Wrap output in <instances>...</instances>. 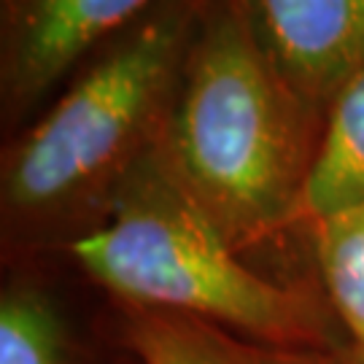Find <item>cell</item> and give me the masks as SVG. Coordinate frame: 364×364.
<instances>
[{
  "label": "cell",
  "instance_id": "8",
  "mask_svg": "<svg viewBox=\"0 0 364 364\" xmlns=\"http://www.w3.org/2000/svg\"><path fill=\"white\" fill-rule=\"evenodd\" d=\"M313 243L326 297L364 353V203L316 221Z\"/></svg>",
  "mask_w": 364,
  "mask_h": 364
},
{
  "label": "cell",
  "instance_id": "3",
  "mask_svg": "<svg viewBox=\"0 0 364 364\" xmlns=\"http://www.w3.org/2000/svg\"><path fill=\"white\" fill-rule=\"evenodd\" d=\"M95 284L130 308L230 326L270 348L313 346L324 316L308 294L254 273L176 181L154 146L111 189L87 232L68 240Z\"/></svg>",
  "mask_w": 364,
  "mask_h": 364
},
{
  "label": "cell",
  "instance_id": "10",
  "mask_svg": "<svg viewBox=\"0 0 364 364\" xmlns=\"http://www.w3.org/2000/svg\"><path fill=\"white\" fill-rule=\"evenodd\" d=\"M353 364H364V353H356V356H353Z\"/></svg>",
  "mask_w": 364,
  "mask_h": 364
},
{
  "label": "cell",
  "instance_id": "9",
  "mask_svg": "<svg viewBox=\"0 0 364 364\" xmlns=\"http://www.w3.org/2000/svg\"><path fill=\"white\" fill-rule=\"evenodd\" d=\"M0 364H65V329L38 289L11 287L3 291Z\"/></svg>",
  "mask_w": 364,
  "mask_h": 364
},
{
  "label": "cell",
  "instance_id": "2",
  "mask_svg": "<svg viewBox=\"0 0 364 364\" xmlns=\"http://www.w3.org/2000/svg\"><path fill=\"white\" fill-rule=\"evenodd\" d=\"M205 0H165L105 43L3 156V213L22 230L100 216L154 146Z\"/></svg>",
  "mask_w": 364,
  "mask_h": 364
},
{
  "label": "cell",
  "instance_id": "4",
  "mask_svg": "<svg viewBox=\"0 0 364 364\" xmlns=\"http://www.w3.org/2000/svg\"><path fill=\"white\" fill-rule=\"evenodd\" d=\"M159 3L165 0H3L0 90L6 119L33 111Z\"/></svg>",
  "mask_w": 364,
  "mask_h": 364
},
{
  "label": "cell",
  "instance_id": "7",
  "mask_svg": "<svg viewBox=\"0 0 364 364\" xmlns=\"http://www.w3.org/2000/svg\"><path fill=\"white\" fill-rule=\"evenodd\" d=\"M127 343L144 364H289L275 348L230 340L219 326L192 316L130 308Z\"/></svg>",
  "mask_w": 364,
  "mask_h": 364
},
{
  "label": "cell",
  "instance_id": "5",
  "mask_svg": "<svg viewBox=\"0 0 364 364\" xmlns=\"http://www.w3.org/2000/svg\"><path fill=\"white\" fill-rule=\"evenodd\" d=\"M278 73L316 114L364 63V0H243Z\"/></svg>",
  "mask_w": 364,
  "mask_h": 364
},
{
  "label": "cell",
  "instance_id": "6",
  "mask_svg": "<svg viewBox=\"0 0 364 364\" xmlns=\"http://www.w3.org/2000/svg\"><path fill=\"white\" fill-rule=\"evenodd\" d=\"M364 203V63L326 105L311 170L299 195L294 227Z\"/></svg>",
  "mask_w": 364,
  "mask_h": 364
},
{
  "label": "cell",
  "instance_id": "1",
  "mask_svg": "<svg viewBox=\"0 0 364 364\" xmlns=\"http://www.w3.org/2000/svg\"><path fill=\"white\" fill-rule=\"evenodd\" d=\"M324 117L289 87L243 0H205L156 149L237 251L294 227Z\"/></svg>",
  "mask_w": 364,
  "mask_h": 364
}]
</instances>
